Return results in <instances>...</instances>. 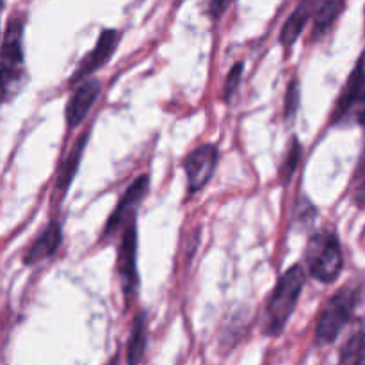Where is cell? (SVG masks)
I'll return each mask as SVG.
<instances>
[{"mask_svg": "<svg viewBox=\"0 0 365 365\" xmlns=\"http://www.w3.org/2000/svg\"><path fill=\"white\" fill-rule=\"evenodd\" d=\"M346 0H321L319 6H317L316 13H314V27H312V41L323 38L334 24L337 21V18L341 16L342 11H344Z\"/></svg>", "mask_w": 365, "mask_h": 365, "instance_id": "cell-13", "label": "cell"}, {"mask_svg": "<svg viewBox=\"0 0 365 365\" xmlns=\"http://www.w3.org/2000/svg\"><path fill=\"white\" fill-rule=\"evenodd\" d=\"M242 71H245V64L237 63V64H234V68H232L230 73H228L227 82H225V89H223L225 102H230L232 96H234L235 91H237L239 84H241Z\"/></svg>", "mask_w": 365, "mask_h": 365, "instance_id": "cell-18", "label": "cell"}, {"mask_svg": "<svg viewBox=\"0 0 365 365\" xmlns=\"http://www.w3.org/2000/svg\"><path fill=\"white\" fill-rule=\"evenodd\" d=\"M0 6H4V0H0Z\"/></svg>", "mask_w": 365, "mask_h": 365, "instance_id": "cell-21", "label": "cell"}, {"mask_svg": "<svg viewBox=\"0 0 365 365\" xmlns=\"http://www.w3.org/2000/svg\"><path fill=\"white\" fill-rule=\"evenodd\" d=\"M150 189V180L148 175H141L139 178H135L128 189L125 191V195L121 196L120 203L116 205L114 212L110 214V217L107 220L106 230H103V237L109 239L114 237L118 232L123 230L125 227H128L130 223H135V216H138L139 205L143 203V200L146 198Z\"/></svg>", "mask_w": 365, "mask_h": 365, "instance_id": "cell-6", "label": "cell"}, {"mask_svg": "<svg viewBox=\"0 0 365 365\" xmlns=\"http://www.w3.org/2000/svg\"><path fill=\"white\" fill-rule=\"evenodd\" d=\"M86 141H88V134L82 135V138L78 139L77 143H75L73 150H71L70 155H68V160L63 164V168H61V171H59V180H57V191H66L68 185H70L71 178H73L75 171H77L78 159H81V157H82V150H84Z\"/></svg>", "mask_w": 365, "mask_h": 365, "instance_id": "cell-16", "label": "cell"}, {"mask_svg": "<svg viewBox=\"0 0 365 365\" xmlns=\"http://www.w3.org/2000/svg\"><path fill=\"white\" fill-rule=\"evenodd\" d=\"M360 291L353 285H346L342 287L330 302L324 305L323 312H321L319 321L316 327V342L317 344H331L335 339L341 335L346 324L351 321L353 312H355L356 305H359Z\"/></svg>", "mask_w": 365, "mask_h": 365, "instance_id": "cell-4", "label": "cell"}, {"mask_svg": "<svg viewBox=\"0 0 365 365\" xmlns=\"http://www.w3.org/2000/svg\"><path fill=\"white\" fill-rule=\"evenodd\" d=\"M146 349V314H138L132 324L130 339L127 346V362L138 364L143 360Z\"/></svg>", "mask_w": 365, "mask_h": 365, "instance_id": "cell-14", "label": "cell"}, {"mask_svg": "<svg viewBox=\"0 0 365 365\" xmlns=\"http://www.w3.org/2000/svg\"><path fill=\"white\" fill-rule=\"evenodd\" d=\"M230 2L232 0H210V14H212L214 18H217L220 14L225 13V9H227Z\"/></svg>", "mask_w": 365, "mask_h": 365, "instance_id": "cell-20", "label": "cell"}, {"mask_svg": "<svg viewBox=\"0 0 365 365\" xmlns=\"http://www.w3.org/2000/svg\"><path fill=\"white\" fill-rule=\"evenodd\" d=\"M120 39L121 34L116 29H106V31H102L96 45L89 50L88 56L78 63L77 70L71 75V84H77V82L84 81L86 77L95 73L96 70H100L113 57V53L116 52L118 45H120Z\"/></svg>", "mask_w": 365, "mask_h": 365, "instance_id": "cell-9", "label": "cell"}, {"mask_svg": "<svg viewBox=\"0 0 365 365\" xmlns=\"http://www.w3.org/2000/svg\"><path fill=\"white\" fill-rule=\"evenodd\" d=\"M77 89L70 96V102L66 106V123L70 128L78 127L86 120L93 103L98 98L100 89H102L98 78L86 77L84 81L77 82Z\"/></svg>", "mask_w": 365, "mask_h": 365, "instance_id": "cell-10", "label": "cell"}, {"mask_svg": "<svg viewBox=\"0 0 365 365\" xmlns=\"http://www.w3.org/2000/svg\"><path fill=\"white\" fill-rule=\"evenodd\" d=\"M2 7H4V6H0V13H2Z\"/></svg>", "mask_w": 365, "mask_h": 365, "instance_id": "cell-22", "label": "cell"}, {"mask_svg": "<svg viewBox=\"0 0 365 365\" xmlns=\"http://www.w3.org/2000/svg\"><path fill=\"white\" fill-rule=\"evenodd\" d=\"M364 66L362 57H359L353 73L349 75L348 84L342 89V95L339 102L335 103L334 110V125H362L364 121Z\"/></svg>", "mask_w": 365, "mask_h": 365, "instance_id": "cell-5", "label": "cell"}, {"mask_svg": "<svg viewBox=\"0 0 365 365\" xmlns=\"http://www.w3.org/2000/svg\"><path fill=\"white\" fill-rule=\"evenodd\" d=\"M307 267L310 277L323 284H331L342 273L344 255H342L341 241L337 234L330 230H323L312 235L307 245L305 253Z\"/></svg>", "mask_w": 365, "mask_h": 365, "instance_id": "cell-3", "label": "cell"}, {"mask_svg": "<svg viewBox=\"0 0 365 365\" xmlns=\"http://www.w3.org/2000/svg\"><path fill=\"white\" fill-rule=\"evenodd\" d=\"M299 106V82L296 78H292V82L289 84L287 96H285V120H291L292 116H296Z\"/></svg>", "mask_w": 365, "mask_h": 365, "instance_id": "cell-19", "label": "cell"}, {"mask_svg": "<svg viewBox=\"0 0 365 365\" xmlns=\"http://www.w3.org/2000/svg\"><path fill=\"white\" fill-rule=\"evenodd\" d=\"M341 364H355V365H364L365 356H364V324L362 321H359L356 324V330L353 331L351 337L348 339L344 346H342L341 351Z\"/></svg>", "mask_w": 365, "mask_h": 365, "instance_id": "cell-15", "label": "cell"}, {"mask_svg": "<svg viewBox=\"0 0 365 365\" xmlns=\"http://www.w3.org/2000/svg\"><path fill=\"white\" fill-rule=\"evenodd\" d=\"M63 242V232H61L59 223L56 221H50L45 227V230L34 239L31 246H29L27 253L24 257L25 266H34V264L46 260L48 257H52L57 252V248Z\"/></svg>", "mask_w": 365, "mask_h": 365, "instance_id": "cell-11", "label": "cell"}, {"mask_svg": "<svg viewBox=\"0 0 365 365\" xmlns=\"http://www.w3.org/2000/svg\"><path fill=\"white\" fill-rule=\"evenodd\" d=\"M24 25L20 20H11L0 46V100L11 102L25 84V57H24Z\"/></svg>", "mask_w": 365, "mask_h": 365, "instance_id": "cell-2", "label": "cell"}, {"mask_svg": "<svg viewBox=\"0 0 365 365\" xmlns=\"http://www.w3.org/2000/svg\"><path fill=\"white\" fill-rule=\"evenodd\" d=\"M305 285V269L302 266H292L285 271L277 282V287L271 292L264 312V334L267 337H277L284 331L294 314L296 305Z\"/></svg>", "mask_w": 365, "mask_h": 365, "instance_id": "cell-1", "label": "cell"}, {"mask_svg": "<svg viewBox=\"0 0 365 365\" xmlns=\"http://www.w3.org/2000/svg\"><path fill=\"white\" fill-rule=\"evenodd\" d=\"M217 160H220L217 146L210 145V143L198 146L185 157L184 171L187 175L189 195H196L209 184L214 171H216Z\"/></svg>", "mask_w": 365, "mask_h": 365, "instance_id": "cell-7", "label": "cell"}, {"mask_svg": "<svg viewBox=\"0 0 365 365\" xmlns=\"http://www.w3.org/2000/svg\"><path fill=\"white\" fill-rule=\"evenodd\" d=\"M299 159H302V143H299L296 138H292L291 143H289V148H287V153H285L284 163H282L280 166V173H278L282 184H289V182H291L292 175H294L296 170H298Z\"/></svg>", "mask_w": 365, "mask_h": 365, "instance_id": "cell-17", "label": "cell"}, {"mask_svg": "<svg viewBox=\"0 0 365 365\" xmlns=\"http://www.w3.org/2000/svg\"><path fill=\"white\" fill-rule=\"evenodd\" d=\"M118 248V273L121 278V287L128 299L138 291V230L135 223L125 227Z\"/></svg>", "mask_w": 365, "mask_h": 365, "instance_id": "cell-8", "label": "cell"}, {"mask_svg": "<svg viewBox=\"0 0 365 365\" xmlns=\"http://www.w3.org/2000/svg\"><path fill=\"white\" fill-rule=\"evenodd\" d=\"M321 0H303L298 7L294 9V13L287 18L284 29L280 32V43L285 48H291L296 41H298L299 34L305 29L307 21L310 16H314L317 6H319Z\"/></svg>", "mask_w": 365, "mask_h": 365, "instance_id": "cell-12", "label": "cell"}]
</instances>
